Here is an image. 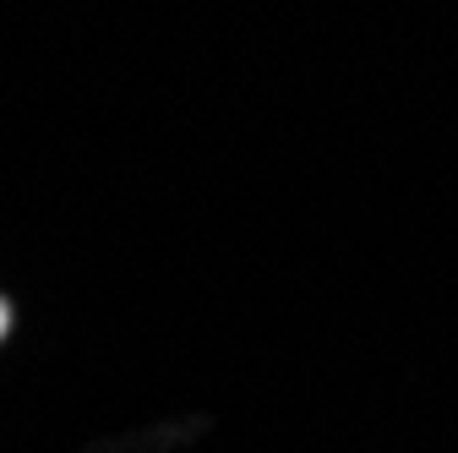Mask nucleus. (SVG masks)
I'll list each match as a JSON object with an SVG mask.
<instances>
[{"mask_svg": "<svg viewBox=\"0 0 458 453\" xmlns=\"http://www.w3.org/2000/svg\"><path fill=\"white\" fill-rule=\"evenodd\" d=\"M0 333H6V306H0Z\"/></svg>", "mask_w": 458, "mask_h": 453, "instance_id": "obj_1", "label": "nucleus"}]
</instances>
